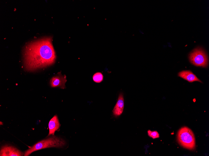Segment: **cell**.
Masks as SVG:
<instances>
[{
  "mask_svg": "<svg viewBox=\"0 0 209 156\" xmlns=\"http://www.w3.org/2000/svg\"><path fill=\"white\" fill-rule=\"evenodd\" d=\"M23 155L22 152L11 146H4L1 148L0 150L1 156H21Z\"/></svg>",
  "mask_w": 209,
  "mask_h": 156,
  "instance_id": "5b68a950",
  "label": "cell"
},
{
  "mask_svg": "<svg viewBox=\"0 0 209 156\" xmlns=\"http://www.w3.org/2000/svg\"><path fill=\"white\" fill-rule=\"evenodd\" d=\"M177 141L180 144L189 150L194 149L195 147V140L192 130L186 127L181 128L177 135Z\"/></svg>",
  "mask_w": 209,
  "mask_h": 156,
  "instance_id": "3957f363",
  "label": "cell"
},
{
  "mask_svg": "<svg viewBox=\"0 0 209 156\" xmlns=\"http://www.w3.org/2000/svg\"><path fill=\"white\" fill-rule=\"evenodd\" d=\"M93 79L95 82L100 83L103 80V75L100 72L96 73L94 74L93 76Z\"/></svg>",
  "mask_w": 209,
  "mask_h": 156,
  "instance_id": "30bf717a",
  "label": "cell"
},
{
  "mask_svg": "<svg viewBox=\"0 0 209 156\" xmlns=\"http://www.w3.org/2000/svg\"><path fill=\"white\" fill-rule=\"evenodd\" d=\"M189 58L191 63L195 66L203 67L208 65V58L206 54L201 48L193 50L190 54Z\"/></svg>",
  "mask_w": 209,
  "mask_h": 156,
  "instance_id": "277c9868",
  "label": "cell"
},
{
  "mask_svg": "<svg viewBox=\"0 0 209 156\" xmlns=\"http://www.w3.org/2000/svg\"><path fill=\"white\" fill-rule=\"evenodd\" d=\"M49 133L48 136L52 135H54L55 131L57 130L60 127V123L56 115L54 116L50 120L48 124Z\"/></svg>",
  "mask_w": 209,
  "mask_h": 156,
  "instance_id": "9c48e42d",
  "label": "cell"
},
{
  "mask_svg": "<svg viewBox=\"0 0 209 156\" xmlns=\"http://www.w3.org/2000/svg\"><path fill=\"white\" fill-rule=\"evenodd\" d=\"M179 77L189 82L198 81L201 83V80L191 71L184 70L180 72L178 74Z\"/></svg>",
  "mask_w": 209,
  "mask_h": 156,
  "instance_id": "ba28073f",
  "label": "cell"
},
{
  "mask_svg": "<svg viewBox=\"0 0 209 156\" xmlns=\"http://www.w3.org/2000/svg\"><path fill=\"white\" fill-rule=\"evenodd\" d=\"M147 134L148 136L153 139L158 138L160 137L159 134L157 131L148 130L147 131Z\"/></svg>",
  "mask_w": 209,
  "mask_h": 156,
  "instance_id": "8fae6325",
  "label": "cell"
},
{
  "mask_svg": "<svg viewBox=\"0 0 209 156\" xmlns=\"http://www.w3.org/2000/svg\"><path fill=\"white\" fill-rule=\"evenodd\" d=\"M66 80L64 76L59 75L53 77L50 80V84L52 87H60L64 89L65 88V83Z\"/></svg>",
  "mask_w": 209,
  "mask_h": 156,
  "instance_id": "52a82bcc",
  "label": "cell"
},
{
  "mask_svg": "<svg viewBox=\"0 0 209 156\" xmlns=\"http://www.w3.org/2000/svg\"><path fill=\"white\" fill-rule=\"evenodd\" d=\"M52 38L46 37L28 44L24 49L23 62L27 71H33L54 64L56 59Z\"/></svg>",
  "mask_w": 209,
  "mask_h": 156,
  "instance_id": "6da1fadb",
  "label": "cell"
},
{
  "mask_svg": "<svg viewBox=\"0 0 209 156\" xmlns=\"http://www.w3.org/2000/svg\"><path fill=\"white\" fill-rule=\"evenodd\" d=\"M124 107V99L123 94L120 93L117 102L113 110L114 116L117 117L123 113Z\"/></svg>",
  "mask_w": 209,
  "mask_h": 156,
  "instance_id": "8992f818",
  "label": "cell"
},
{
  "mask_svg": "<svg viewBox=\"0 0 209 156\" xmlns=\"http://www.w3.org/2000/svg\"><path fill=\"white\" fill-rule=\"evenodd\" d=\"M66 144L62 139L54 135L53 136L41 140L30 147L26 150L24 156H29L31 154L40 149L51 147L62 148Z\"/></svg>",
  "mask_w": 209,
  "mask_h": 156,
  "instance_id": "7a4b0ae2",
  "label": "cell"
}]
</instances>
